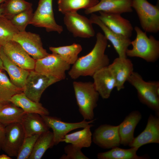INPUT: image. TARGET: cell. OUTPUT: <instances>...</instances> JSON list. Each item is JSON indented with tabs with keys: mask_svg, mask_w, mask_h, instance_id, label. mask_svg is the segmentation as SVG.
Returning a JSON list of instances; mask_svg holds the SVG:
<instances>
[{
	"mask_svg": "<svg viewBox=\"0 0 159 159\" xmlns=\"http://www.w3.org/2000/svg\"><path fill=\"white\" fill-rule=\"evenodd\" d=\"M96 38V43L92 50L78 58L68 71L69 75L71 79L76 80L81 76L92 77L96 72L110 64V59L105 54L107 39L100 32L97 33Z\"/></svg>",
	"mask_w": 159,
	"mask_h": 159,
	"instance_id": "6da1fadb",
	"label": "cell"
},
{
	"mask_svg": "<svg viewBox=\"0 0 159 159\" xmlns=\"http://www.w3.org/2000/svg\"><path fill=\"white\" fill-rule=\"evenodd\" d=\"M72 85L79 111L84 120L94 119L100 95L93 82L75 81Z\"/></svg>",
	"mask_w": 159,
	"mask_h": 159,
	"instance_id": "7a4b0ae2",
	"label": "cell"
},
{
	"mask_svg": "<svg viewBox=\"0 0 159 159\" xmlns=\"http://www.w3.org/2000/svg\"><path fill=\"white\" fill-rule=\"evenodd\" d=\"M134 29L136 36L131 42L132 48L127 50V56L139 57L149 62H156L159 57V41L152 35L148 37L146 32L138 26Z\"/></svg>",
	"mask_w": 159,
	"mask_h": 159,
	"instance_id": "3957f363",
	"label": "cell"
},
{
	"mask_svg": "<svg viewBox=\"0 0 159 159\" xmlns=\"http://www.w3.org/2000/svg\"><path fill=\"white\" fill-rule=\"evenodd\" d=\"M127 81L136 90L140 102L159 116V81H145L139 74L134 71Z\"/></svg>",
	"mask_w": 159,
	"mask_h": 159,
	"instance_id": "277c9868",
	"label": "cell"
},
{
	"mask_svg": "<svg viewBox=\"0 0 159 159\" xmlns=\"http://www.w3.org/2000/svg\"><path fill=\"white\" fill-rule=\"evenodd\" d=\"M132 7L136 11L142 29L146 32L159 31V7L147 0H132Z\"/></svg>",
	"mask_w": 159,
	"mask_h": 159,
	"instance_id": "5b68a950",
	"label": "cell"
},
{
	"mask_svg": "<svg viewBox=\"0 0 159 159\" xmlns=\"http://www.w3.org/2000/svg\"><path fill=\"white\" fill-rule=\"evenodd\" d=\"M71 65L59 55L52 52L42 59L36 60L34 70L60 81L66 78V72L70 69Z\"/></svg>",
	"mask_w": 159,
	"mask_h": 159,
	"instance_id": "8992f818",
	"label": "cell"
},
{
	"mask_svg": "<svg viewBox=\"0 0 159 159\" xmlns=\"http://www.w3.org/2000/svg\"><path fill=\"white\" fill-rule=\"evenodd\" d=\"M52 3V0H39L38 6L29 24L45 28L48 32H55L60 34L63 32V28L55 20Z\"/></svg>",
	"mask_w": 159,
	"mask_h": 159,
	"instance_id": "52a82bcc",
	"label": "cell"
},
{
	"mask_svg": "<svg viewBox=\"0 0 159 159\" xmlns=\"http://www.w3.org/2000/svg\"><path fill=\"white\" fill-rule=\"evenodd\" d=\"M59 81L56 78L42 74L34 70H30L23 92L32 101L39 102L44 90L51 85Z\"/></svg>",
	"mask_w": 159,
	"mask_h": 159,
	"instance_id": "ba28073f",
	"label": "cell"
},
{
	"mask_svg": "<svg viewBox=\"0 0 159 159\" xmlns=\"http://www.w3.org/2000/svg\"><path fill=\"white\" fill-rule=\"evenodd\" d=\"M64 15V23L74 37L88 38L95 36L93 24L90 19L79 14L77 11L68 12Z\"/></svg>",
	"mask_w": 159,
	"mask_h": 159,
	"instance_id": "9c48e42d",
	"label": "cell"
},
{
	"mask_svg": "<svg viewBox=\"0 0 159 159\" xmlns=\"http://www.w3.org/2000/svg\"><path fill=\"white\" fill-rule=\"evenodd\" d=\"M25 138V133L20 123L9 125L5 127L1 149L9 156L16 157Z\"/></svg>",
	"mask_w": 159,
	"mask_h": 159,
	"instance_id": "30bf717a",
	"label": "cell"
},
{
	"mask_svg": "<svg viewBox=\"0 0 159 159\" xmlns=\"http://www.w3.org/2000/svg\"><path fill=\"white\" fill-rule=\"evenodd\" d=\"M48 127L53 131L54 145L58 144L64 137L69 132L75 129L83 128L90 124L94 122L95 119L89 121L83 120L77 122H64L60 118L49 116L41 115Z\"/></svg>",
	"mask_w": 159,
	"mask_h": 159,
	"instance_id": "8fae6325",
	"label": "cell"
},
{
	"mask_svg": "<svg viewBox=\"0 0 159 159\" xmlns=\"http://www.w3.org/2000/svg\"><path fill=\"white\" fill-rule=\"evenodd\" d=\"M12 40L19 44L25 51L35 60L42 59L49 54L44 49L39 35L25 31L19 32Z\"/></svg>",
	"mask_w": 159,
	"mask_h": 159,
	"instance_id": "7c38bea8",
	"label": "cell"
},
{
	"mask_svg": "<svg viewBox=\"0 0 159 159\" xmlns=\"http://www.w3.org/2000/svg\"><path fill=\"white\" fill-rule=\"evenodd\" d=\"M118 127V125H100L95 130L92 134V141L104 149L119 147L120 143Z\"/></svg>",
	"mask_w": 159,
	"mask_h": 159,
	"instance_id": "4fadbf2b",
	"label": "cell"
},
{
	"mask_svg": "<svg viewBox=\"0 0 159 159\" xmlns=\"http://www.w3.org/2000/svg\"><path fill=\"white\" fill-rule=\"evenodd\" d=\"M2 49L8 58L18 66L29 71L34 70L36 60L18 43L11 40L4 45Z\"/></svg>",
	"mask_w": 159,
	"mask_h": 159,
	"instance_id": "5bb4252c",
	"label": "cell"
},
{
	"mask_svg": "<svg viewBox=\"0 0 159 159\" xmlns=\"http://www.w3.org/2000/svg\"><path fill=\"white\" fill-rule=\"evenodd\" d=\"M92 23L98 26L103 31L106 38L110 42L117 54L118 57H127L126 51L131 45V41L127 38L117 34L111 30L99 18L98 15L91 14L89 18Z\"/></svg>",
	"mask_w": 159,
	"mask_h": 159,
	"instance_id": "9a60e30c",
	"label": "cell"
},
{
	"mask_svg": "<svg viewBox=\"0 0 159 159\" xmlns=\"http://www.w3.org/2000/svg\"><path fill=\"white\" fill-rule=\"evenodd\" d=\"M159 143V117L150 114L144 130L128 145L138 149L142 146L150 143Z\"/></svg>",
	"mask_w": 159,
	"mask_h": 159,
	"instance_id": "2e32d148",
	"label": "cell"
},
{
	"mask_svg": "<svg viewBox=\"0 0 159 159\" xmlns=\"http://www.w3.org/2000/svg\"><path fill=\"white\" fill-rule=\"evenodd\" d=\"M93 84L100 96L104 99L109 98L116 87L114 76L108 66L96 72L92 77Z\"/></svg>",
	"mask_w": 159,
	"mask_h": 159,
	"instance_id": "e0dca14e",
	"label": "cell"
},
{
	"mask_svg": "<svg viewBox=\"0 0 159 159\" xmlns=\"http://www.w3.org/2000/svg\"><path fill=\"white\" fill-rule=\"evenodd\" d=\"M100 19L111 30L125 37L130 38L132 35L133 28L130 21L121 14L99 11Z\"/></svg>",
	"mask_w": 159,
	"mask_h": 159,
	"instance_id": "ac0fdd59",
	"label": "cell"
},
{
	"mask_svg": "<svg viewBox=\"0 0 159 159\" xmlns=\"http://www.w3.org/2000/svg\"><path fill=\"white\" fill-rule=\"evenodd\" d=\"M132 11V0H99L97 4L85 9L84 12L86 14L100 11L121 14Z\"/></svg>",
	"mask_w": 159,
	"mask_h": 159,
	"instance_id": "d6986e66",
	"label": "cell"
},
{
	"mask_svg": "<svg viewBox=\"0 0 159 159\" xmlns=\"http://www.w3.org/2000/svg\"><path fill=\"white\" fill-rule=\"evenodd\" d=\"M116 82V88L119 91L124 88V84L133 72V65L130 59L118 57L108 66Z\"/></svg>",
	"mask_w": 159,
	"mask_h": 159,
	"instance_id": "ffe728a7",
	"label": "cell"
},
{
	"mask_svg": "<svg viewBox=\"0 0 159 159\" xmlns=\"http://www.w3.org/2000/svg\"><path fill=\"white\" fill-rule=\"evenodd\" d=\"M142 118L141 113L138 111H132L118 125L120 145L128 146L133 140L135 128Z\"/></svg>",
	"mask_w": 159,
	"mask_h": 159,
	"instance_id": "44dd1931",
	"label": "cell"
},
{
	"mask_svg": "<svg viewBox=\"0 0 159 159\" xmlns=\"http://www.w3.org/2000/svg\"><path fill=\"white\" fill-rule=\"evenodd\" d=\"M4 70L8 74L11 82L17 87L23 90L29 70L22 68L11 62L4 53L2 47L0 50Z\"/></svg>",
	"mask_w": 159,
	"mask_h": 159,
	"instance_id": "7402d4cb",
	"label": "cell"
},
{
	"mask_svg": "<svg viewBox=\"0 0 159 159\" xmlns=\"http://www.w3.org/2000/svg\"><path fill=\"white\" fill-rule=\"evenodd\" d=\"M20 123L23 128L25 137L41 134L49 131V129L41 115L35 113H25Z\"/></svg>",
	"mask_w": 159,
	"mask_h": 159,
	"instance_id": "603a6c76",
	"label": "cell"
},
{
	"mask_svg": "<svg viewBox=\"0 0 159 159\" xmlns=\"http://www.w3.org/2000/svg\"><path fill=\"white\" fill-rule=\"evenodd\" d=\"M10 102L20 108L25 113H35L41 115L49 114V110L41 103L32 101L23 92L14 95Z\"/></svg>",
	"mask_w": 159,
	"mask_h": 159,
	"instance_id": "cb8c5ba5",
	"label": "cell"
},
{
	"mask_svg": "<svg viewBox=\"0 0 159 159\" xmlns=\"http://www.w3.org/2000/svg\"><path fill=\"white\" fill-rule=\"evenodd\" d=\"M93 125L90 124L80 130L65 135L61 142L72 144L81 149L90 147L92 143V133L91 128Z\"/></svg>",
	"mask_w": 159,
	"mask_h": 159,
	"instance_id": "d4e9b609",
	"label": "cell"
},
{
	"mask_svg": "<svg viewBox=\"0 0 159 159\" xmlns=\"http://www.w3.org/2000/svg\"><path fill=\"white\" fill-rule=\"evenodd\" d=\"M124 149L118 147L113 148L108 151L98 153L97 158L98 159H147V155L139 156L137 154L138 149L130 147Z\"/></svg>",
	"mask_w": 159,
	"mask_h": 159,
	"instance_id": "484cf974",
	"label": "cell"
},
{
	"mask_svg": "<svg viewBox=\"0 0 159 159\" xmlns=\"http://www.w3.org/2000/svg\"><path fill=\"white\" fill-rule=\"evenodd\" d=\"M25 113L21 109L10 102L0 108V123L6 127L12 124L20 123Z\"/></svg>",
	"mask_w": 159,
	"mask_h": 159,
	"instance_id": "4316f807",
	"label": "cell"
},
{
	"mask_svg": "<svg viewBox=\"0 0 159 159\" xmlns=\"http://www.w3.org/2000/svg\"><path fill=\"white\" fill-rule=\"evenodd\" d=\"M82 49L80 44L76 43L67 46L49 47V49L52 52L59 55L64 61L70 65L76 62Z\"/></svg>",
	"mask_w": 159,
	"mask_h": 159,
	"instance_id": "83f0119b",
	"label": "cell"
},
{
	"mask_svg": "<svg viewBox=\"0 0 159 159\" xmlns=\"http://www.w3.org/2000/svg\"><path fill=\"white\" fill-rule=\"evenodd\" d=\"M54 145L53 135L49 130L40 134L28 159H40L46 151Z\"/></svg>",
	"mask_w": 159,
	"mask_h": 159,
	"instance_id": "f1b7e54d",
	"label": "cell"
},
{
	"mask_svg": "<svg viewBox=\"0 0 159 159\" xmlns=\"http://www.w3.org/2000/svg\"><path fill=\"white\" fill-rule=\"evenodd\" d=\"M23 91L11 82L3 70H0V102H9L13 96Z\"/></svg>",
	"mask_w": 159,
	"mask_h": 159,
	"instance_id": "f546056e",
	"label": "cell"
},
{
	"mask_svg": "<svg viewBox=\"0 0 159 159\" xmlns=\"http://www.w3.org/2000/svg\"><path fill=\"white\" fill-rule=\"evenodd\" d=\"M99 0H58L59 11L63 14L81 9H87L97 4Z\"/></svg>",
	"mask_w": 159,
	"mask_h": 159,
	"instance_id": "4dcf8cb0",
	"label": "cell"
},
{
	"mask_svg": "<svg viewBox=\"0 0 159 159\" xmlns=\"http://www.w3.org/2000/svg\"><path fill=\"white\" fill-rule=\"evenodd\" d=\"M0 6L3 10L2 15L9 19L20 12L32 7V4L25 0H6Z\"/></svg>",
	"mask_w": 159,
	"mask_h": 159,
	"instance_id": "1f68e13d",
	"label": "cell"
},
{
	"mask_svg": "<svg viewBox=\"0 0 159 159\" xmlns=\"http://www.w3.org/2000/svg\"><path fill=\"white\" fill-rule=\"evenodd\" d=\"M19 31L11 21L3 16H0V48L12 40Z\"/></svg>",
	"mask_w": 159,
	"mask_h": 159,
	"instance_id": "d6a6232c",
	"label": "cell"
},
{
	"mask_svg": "<svg viewBox=\"0 0 159 159\" xmlns=\"http://www.w3.org/2000/svg\"><path fill=\"white\" fill-rule=\"evenodd\" d=\"M33 14L32 7L15 15L9 20L19 32H23L25 31L27 26L30 24Z\"/></svg>",
	"mask_w": 159,
	"mask_h": 159,
	"instance_id": "836d02e7",
	"label": "cell"
},
{
	"mask_svg": "<svg viewBox=\"0 0 159 159\" xmlns=\"http://www.w3.org/2000/svg\"><path fill=\"white\" fill-rule=\"evenodd\" d=\"M40 135L35 134L25 137L16 157L17 159H28Z\"/></svg>",
	"mask_w": 159,
	"mask_h": 159,
	"instance_id": "e575fe53",
	"label": "cell"
},
{
	"mask_svg": "<svg viewBox=\"0 0 159 159\" xmlns=\"http://www.w3.org/2000/svg\"><path fill=\"white\" fill-rule=\"evenodd\" d=\"M65 154L60 159H89L81 151V149L74 145L68 144L64 148Z\"/></svg>",
	"mask_w": 159,
	"mask_h": 159,
	"instance_id": "d590c367",
	"label": "cell"
},
{
	"mask_svg": "<svg viewBox=\"0 0 159 159\" xmlns=\"http://www.w3.org/2000/svg\"><path fill=\"white\" fill-rule=\"evenodd\" d=\"M5 127L0 123V149L4 137Z\"/></svg>",
	"mask_w": 159,
	"mask_h": 159,
	"instance_id": "8d00e7d4",
	"label": "cell"
},
{
	"mask_svg": "<svg viewBox=\"0 0 159 159\" xmlns=\"http://www.w3.org/2000/svg\"><path fill=\"white\" fill-rule=\"evenodd\" d=\"M10 156L6 155L3 154L0 155V159H11Z\"/></svg>",
	"mask_w": 159,
	"mask_h": 159,
	"instance_id": "74e56055",
	"label": "cell"
},
{
	"mask_svg": "<svg viewBox=\"0 0 159 159\" xmlns=\"http://www.w3.org/2000/svg\"><path fill=\"white\" fill-rule=\"evenodd\" d=\"M1 47L0 48V50ZM0 70H4V67L3 66V62L1 58L0 57Z\"/></svg>",
	"mask_w": 159,
	"mask_h": 159,
	"instance_id": "f35d334b",
	"label": "cell"
},
{
	"mask_svg": "<svg viewBox=\"0 0 159 159\" xmlns=\"http://www.w3.org/2000/svg\"><path fill=\"white\" fill-rule=\"evenodd\" d=\"M3 10L2 7L0 6V16H2V14L3 13Z\"/></svg>",
	"mask_w": 159,
	"mask_h": 159,
	"instance_id": "ab89813d",
	"label": "cell"
},
{
	"mask_svg": "<svg viewBox=\"0 0 159 159\" xmlns=\"http://www.w3.org/2000/svg\"><path fill=\"white\" fill-rule=\"evenodd\" d=\"M6 103L0 102V108Z\"/></svg>",
	"mask_w": 159,
	"mask_h": 159,
	"instance_id": "60d3db41",
	"label": "cell"
},
{
	"mask_svg": "<svg viewBox=\"0 0 159 159\" xmlns=\"http://www.w3.org/2000/svg\"><path fill=\"white\" fill-rule=\"evenodd\" d=\"M6 0H0V4H1L4 2Z\"/></svg>",
	"mask_w": 159,
	"mask_h": 159,
	"instance_id": "b9f144b4",
	"label": "cell"
}]
</instances>
